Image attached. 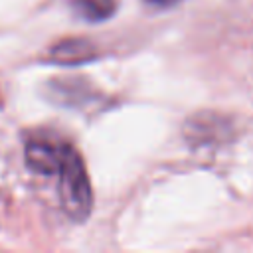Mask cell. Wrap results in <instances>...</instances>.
<instances>
[{"mask_svg": "<svg viewBox=\"0 0 253 253\" xmlns=\"http://www.w3.org/2000/svg\"><path fill=\"white\" fill-rule=\"evenodd\" d=\"M51 55L59 63H81V61L91 59L95 55V49L85 40H67V42L57 43Z\"/></svg>", "mask_w": 253, "mask_h": 253, "instance_id": "7a4b0ae2", "label": "cell"}, {"mask_svg": "<svg viewBox=\"0 0 253 253\" xmlns=\"http://www.w3.org/2000/svg\"><path fill=\"white\" fill-rule=\"evenodd\" d=\"M73 10L83 20L99 22L115 12V0H73Z\"/></svg>", "mask_w": 253, "mask_h": 253, "instance_id": "3957f363", "label": "cell"}, {"mask_svg": "<svg viewBox=\"0 0 253 253\" xmlns=\"http://www.w3.org/2000/svg\"><path fill=\"white\" fill-rule=\"evenodd\" d=\"M144 2H148L152 6H158V8H170V6L178 4L180 0H144Z\"/></svg>", "mask_w": 253, "mask_h": 253, "instance_id": "277c9868", "label": "cell"}, {"mask_svg": "<svg viewBox=\"0 0 253 253\" xmlns=\"http://www.w3.org/2000/svg\"><path fill=\"white\" fill-rule=\"evenodd\" d=\"M53 176H57L59 200L67 215L77 221L85 219L91 211L93 196H91V186H89L85 164L79 152L71 144H65Z\"/></svg>", "mask_w": 253, "mask_h": 253, "instance_id": "6da1fadb", "label": "cell"}]
</instances>
